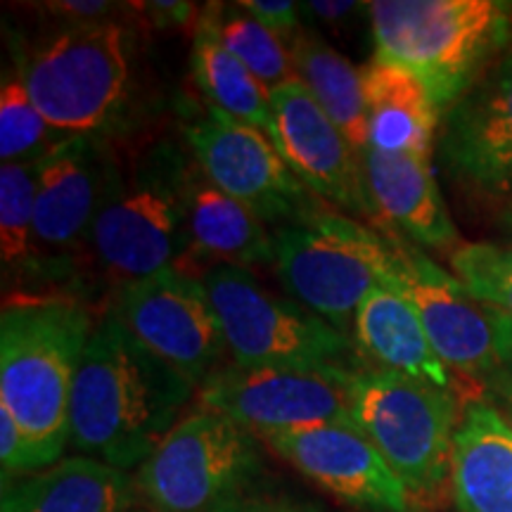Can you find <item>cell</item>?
Wrapping results in <instances>:
<instances>
[{
    "mask_svg": "<svg viewBox=\"0 0 512 512\" xmlns=\"http://www.w3.org/2000/svg\"><path fill=\"white\" fill-rule=\"evenodd\" d=\"M143 347L200 392L223 368L226 337L202 280L169 268L119 287L110 309Z\"/></svg>",
    "mask_w": 512,
    "mask_h": 512,
    "instance_id": "5bb4252c",
    "label": "cell"
},
{
    "mask_svg": "<svg viewBox=\"0 0 512 512\" xmlns=\"http://www.w3.org/2000/svg\"><path fill=\"white\" fill-rule=\"evenodd\" d=\"M275 268L294 302L349 332L363 297L389 283L387 247L373 226L323 207L273 233Z\"/></svg>",
    "mask_w": 512,
    "mask_h": 512,
    "instance_id": "ba28073f",
    "label": "cell"
},
{
    "mask_svg": "<svg viewBox=\"0 0 512 512\" xmlns=\"http://www.w3.org/2000/svg\"><path fill=\"white\" fill-rule=\"evenodd\" d=\"M197 387L150 354L107 311L95 323L69 403L76 456L138 470L181 420Z\"/></svg>",
    "mask_w": 512,
    "mask_h": 512,
    "instance_id": "6da1fadb",
    "label": "cell"
},
{
    "mask_svg": "<svg viewBox=\"0 0 512 512\" xmlns=\"http://www.w3.org/2000/svg\"><path fill=\"white\" fill-rule=\"evenodd\" d=\"M145 15L157 24L159 29L185 27L192 17H200V10L192 3H176V0H157V3L140 5Z\"/></svg>",
    "mask_w": 512,
    "mask_h": 512,
    "instance_id": "d6a6232c",
    "label": "cell"
},
{
    "mask_svg": "<svg viewBox=\"0 0 512 512\" xmlns=\"http://www.w3.org/2000/svg\"><path fill=\"white\" fill-rule=\"evenodd\" d=\"M437 152L458 188L512 200V48L441 114Z\"/></svg>",
    "mask_w": 512,
    "mask_h": 512,
    "instance_id": "9a60e30c",
    "label": "cell"
},
{
    "mask_svg": "<svg viewBox=\"0 0 512 512\" xmlns=\"http://www.w3.org/2000/svg\"><path fill=\"white\" fill-rule=\"evenodd\" d=\"M453 275L479 304L512 318V271L489 254L486 242L460 245L451 252Z\"/></svg>",
    "mask_w": 512,
    "mask_h": 512,
    "instance_id": "f1b7e54d",
    "label": "cell"
},
{
    "mask_svg": "<svg viewBox=\"0 0 512 512\" xmlns=\"http://www.w3.org/2000/svg\"><path fill=\"white\" fill-rule=\"evenodd\" d=\"M240 8L249 12L256 22L290 43L299 34V5L292 0H240Z\"/></svg>",
    "mask_w": 512,
    "mask_h": 512,
    "instance_id": "4dcf8cb0",
    "label": "cell"
},
{
    "mask_svg": "<svg viewBox=\"0 0 512 512\" xmlns=\"http://www.w3.org/2000/svg\"><path fill=\"white\" fill-rule=\"evenodd\" d=\"M368 15L377 60L418 76L441 114L512 43V5L503 0H375Z\"/></svg>",
    "mask_w": 512,
    "mask_h": 512,
    "instance_id": "3957f363",
    "label": "cell"
},
{
    "mask_svg": "<svg viewBox=\"0 0 512 512\" xmlns=\"http://www.w3.org/2000/svg\"><path fill=\"white\" fill-rule=\"evenodd\" d=\"M361 8H366V3H351V0H311V3H306V10H309L311 15H316L328 24L339 22V19L344 17H351Z\"/></svg>",
    "mask_w": 512,
    "mask_h": 512,
    "instance_id": "d590c367",
    "label": "cell"
},
{
    "mask_svg": "<svg viewBox=\"0 0 512 512\" xmlns=\"http://www.w3.org/2000/svg\"><path fill=\"white\" fill-rule=\"evenodd\" d=\"M463 408L441 389L384 370H356L351 420L406 489L413 512L451 491L453 441Z\"/></svg>",
    "mask_w": 512,
    "mask_h": 512,
    "instance_id": "8992f818",
    "label": "cell"
},
{
    "mask_svg": "<svg viewBox=\"0 0 512 512\" xmlns=\"http://www.w3.org/2000/svg\"><path fill=\"white\" fill-rule=\"evenodd\" d=\"M67 136L55 131L24 86L19 72L3 76L0 88V159L3 164L38 162Z\"/></svg>",
    "mask_w": 512,
    "mask_h": 512,
    "instance_id": "83f0119b",
    "label": "cell"
},
{
    "mask_svg": "<svg viewBox=\"0 0 512 512\" xmlns=\"http://www.w3.org/2000/svg\"><path fill=\"white\" fill-rule=\"evenodd\" d=\"M124 512H147V510L140 508V505H133V508H128V510H124Z\"/></svg>",
    "mask_w": 512,
    "mask_h": 512,
    "instance_id": "ab89813d",
    "label": "cell"
},
{
    "mask_svg": "<svg viewBox=\"0 0 512 512\" xmlns=\"http://www.w3.org/2000/svg\"><path fill=\"white\" fill-rule=\"evenodd\" d=\"M17 72L55 131L102 138L131 102L133 36L110 19L74 22L38 43Z\"/></svg>",
    "mask_w": 512,
    "mask_h": 512,
    "instance_id": "5b68a950",
    "label": "cell"
},
{
    "mask_svg": "<svg viewBox=\"0 0 512 512\" xmlns=\"http://www.w3.org/2000/svg\"><path fill=\"white\" fill-rule=\"evenodd\" d=\"M207 15L214 24L221 43L259 79L268 91H275L283 83L297 79L290 48L283 38L268 31L264 24L240 8L207 5Z\"/></svg>",
    "mask_w": 512,
    "mask_h": 512,
    "instance_id": "4316f807",
    "label": "cell"
},
{
    "mask_svg": "<svg viewBox=\"0 0 512 512\" xmlns=\"http://www.w3.org/2000/svg\"><path fill=\"white\" fill-rule=\"evenodd\" d=\"M292 55L294 74L309 88V93L335 121L358 152L368 147L366 95H363V74L347 57L339 55L318 34L299 29L287 43Z\"/></svg>",
    "mask_w": 512,
    "mask_h": 512,
    "instance_id": "d4e9b609",
    "label": "cell"
},
{
    "mask_svg": "<svg viewBox=\"0 0 512 512\" xmlns=\"http://www.w3.org/2000/svg\"><path fill=\"white\" fill-rule=\"evenodd\" d=\"M192 159L207 181L254 211L264 223L299 226L325 207L294 176L266 133L207 105L185 126Z\"/></svg>",
    "mask_w": 512,
    "mask_h": 512,
    "instance_id": "4fadbf2b",
    "label": "cell"
},
{
    "mask_svg": "<svg viewBox=\"0 0 512 512\" xmlns=\"http://www.w3.org/2000/svg\"><path fill=\"white\" fill-rule=\"evenodd\" d=\"M271 102L278 126L273 145L294 176L323 202L370 223L377 221L361 152L325 114L309 88L292 79L271 91Z\"/></svg>",
    "mask_w": 512,
    "mask_h": 512,
    "instance_id": "2e32d148",
    "label": "cell"
},
{
    "mask_svg": "<svg viewBox=\"0 0 512 512\" xmlns=\"http://www.w3.org/2000/svg\"><path fill=\"white\" fill-rule=\"evenodd\" d=\"M361 162L377 221L392 226L420 249L446 252L458 245V228L427 159L366 147Z\"/></svg>",
    "mask_w": 512,
    "mask_h": 512,
    "instance_id": "ac0fdd59",
    "label": "cell"
},
{
    "mask_svg": "<svg viewBox=\"0 0 512 512\" xmlns=\"http://www.w3.org/2000/svg\"><path fill=\"white\" fill-rule=\"evenodd\" d=\"M190 247L178 273L202 280L214 266L275 264L273 235L245 204L207 181L195 164L188 211Z\"/></svg>",
    "mask_w": 512,
    "mask_h": 512,
    "instance_id": "d6986e66",
    "label": "cell"
},
{
    "mask_svg": "<svg viewBox=\"0 0 512 512\" xmlns=\"http://www.w3.org/2000/svg\"><path fill=\"white\" fill-rule=\"evenodd\" d=\"M351 330L354 347L373 370L453 389V373L434 351L411 302L394 285L380 283L363 297Z\"/></svg>",
    "mask_w": 512,
    "mask_h": 512,
    "instance_id": "44dd1931",
    "label": "cell"
},
{
    "mask_svg": "<svg viewBox=\"0 0 512 512\" xmlns=\"http://www.w3.org/2000/svg\"><path fill=\"white\" fill-rule=\"evenodd\" d=\"M0 465H3V484L48 470L34 441L24 434L17 420L3 406H0Z\"/></svg>",
    "mask_w": 512,
    "mask_h": 512,
    "instance_id": "f546056e",
    "label": "cell"
},
{
    "mask_svg": "<svg viewBox=\"0 0 512 512\" xmlns=\"http://www.w3.org/2000/svg\"><path fill=\"white\" fill-rule=\"evenodd\" d=\"M275 456L337 498L361 512H413L406 489L354 422L306 427L261 439Z\"/></svg>",
    "mask_w": 512,
    "mask_h": 512,
    "instance_id": "e0dca14e",
    "label": "cell"
},
{
    "mask_svg": "<svg viewBox=\"0 0 512 512\" xmlns=\"http://www.w3.org/2000/svg\"><path fill=\"white\" fill-rule=\"evenodd\" d=\"M363 74L368 147L430 162L439 138L441 110L418 76L394 62L373 57Z\"/></svg>",
    "mask_w": 512,
    "mask_h": 512,
    "instance_id": "7402d4cb",
    "label": "cell"
},
{
    "mask_svg": "<svg viewBox=\"0 0 512 512\" xmlns=\"http://www.w3.org/2000/svg\"><path fill=\"white\" fill-rule=\"evenodd\" d=\"M114 5L105 0H60V3H48V12L76 19V24L105 22Z\"/></svg>",
    "mask_w": 512,
    "mask_h": 512,
    "instance_id": "836d02e7",
    "label": "cell"
},
{
    "mask_svg": "<svg viewBox=\"0 0 512 512\" xmlns=\"http://www.w3.org/2000/svg\"><path fill=\"white\" fill-rule=\"evenodd\" d=\"M93 328L86 306L67 297L8 299L0 313V406L48 467L69 446V403Z\"/></svg>",
    "mask_w": 512,
    "mask_h": 512,
    "instance_id": "7a4b0ae2",
    "label": "cell"
},
{
    "mask_svg": "<svg viewBox=\"0 0 512 512\" xmlns=\"http://www.w3.org/2000/svg\"><path fill=\"white\" fill-rule=\"evenodd\" d=\"M356 370L344 366H238L216 370L200 406L226 415L259 439L351 420Z\"/></svg>",
    "mask_w": 512,
    "mask_h": 512,
    "instance_id": "30bf717a",
    "label": "cell"
},
{
    "mask_svg": "<svg viewBox=\"0 0 512 512\" xmlns=\"http://www.w3.org/2000/svg\"><path fill=\"white\" fill-rule=\"evenodd\" d=\"M238 366H342L347 332L294 299L275 297L240 266H214L202 278Z\"/></svg>",
    "mask_w": 512,
    "mask_h": 512,
    "instance_id": "9c48e42d",
    "label": "cell"
},
{
    "mask_svg": "<svg viewBox=\"0 0 512 512\" xmlns=\"http://www.w3.org/2000/svg\"><path fill=\"white\" fill-rule=\"evenodd\" d=\"M214 512H320L316 505L294 501L287 496H264V494H247L235 498L226 505H221Z\"/></svg>",
    "mask_w": 512,
    "mask_h": 512,
    "instance_id": "1f68e13d",
    "label": "cell"
},
{
    "mask_svg": "<svg viewBox=\"0 0 512 512\" xmlns=\"http://www.w3.org/2000/svg\"><path fill=\"white\" fill-rule=\"evenodd\" d=\"M190 64L195 83L211 105L259 128L273 143L278 126H275L271 91L223 46L207 10H200L197 17Z\"/></svg>",
    "mask_w": 512,
    "mask_h": 512,
    "instance_id": "cb8c5ba5",
    "label": "cell"
},
{
    "mask_svg": "<svg viewBox=\"0 0 512 512\" xmlns=\"http://www.w3.org/2000/svg\"><path fill=\"white\" fill-rule=\"evenodd\" d=\"M484 396L496 406V411L503 415L512 430V370L505 368L501 375H496L489 384H484Z\"/></svg>",
    "mask_w": 512,
    "mask_h": 512,
    "instance_id": "e575fe53",
    "label": "cell"
},
{
    "mask_svg": "<svg viewBox=\"0 0 512 512\" xmlns=\"http://www.w3.org/2000/svg\"><path fill=\"white\" fill-rule=\"evenodd\" d=\"M195 159L169 143L152 145L117 183L93 228L91 249L121 285L178 271L190 247L188 211Z\"/></svg>",
    "mask_w": 512,
    "mask_h": 512,
    "instance_id": "277c9868",
    "label": "cell"
},
{
    "mask_svg": "<svg viewBox=\"0 0 512 512\" xmlns=\"http://www.w3.org/2000/svg\"><path fill=\"white\" fill-rule=\"evenodd\" d=\"M489 247V254L494 256L498 264L512 271V242H503V245H496V242H486Z\"/></svg>",
    "mask_w": 512,
    "mask_h": 512,
    "instance_id": "74e56055",
    "label": "cell"
},
{
    "mask_svg": "<svg viewBox=\"0 0 512 512\" xmlns=\"http://www.w3.org/2000/svg\"><path fill=\"white\" fill-rule=\"evenodd\" d=\"M451 498L458 512H512V430L486 396L460 413Z\"/></svg>",
    "mask_w": 512,
    "mask_h": 512,
    "instance_id": "ffe728a7",
    "label": "cell"
},
{
    "mask_svg": "<svg viewBox=\"0 0 512 512\" xmlns=\"http://www.w3.org/2000/svg\"><path fill=\"white\" fill-rule=\"evenodd\" d=\"M486 309H489V306H486ZM489 318L491 325H494L498 358H501L503 368L512 370V318L496 309H489Z\"/></svg>",
    "mask_w": 512,
    "mask_h": 512,
    "instance_id": "8d00e7d4",
    "label": "cell"
},
{
    "mask_svg": "<svg viewBox=\"0 0 512 512\" xmlns=\"http://www.w3.org/2000/svg\"><path fill=\"white\" fill-rule=\"evenodd\" d=\"M259 437L226 415L200 408L176 422L138 467L147 512H214L252 494L261 475Z\"/></svg>",
    "mask_w": 512,
    "mask_h": 512,
    "instance_id": "52a82bcc",
    "label": "cell"
},
{
    "mask_svg": "<svg viewBox=\"0 0 512 512\" xmlns=\"http://www.w3.org/2000/svg\"><path fill=\"white\" fill-rule=\"evenodd\" d=\"M136 498V479L128 472L72 456L5 482L0 512H124L138 505Z\"/></svg>",
    "mask_w": 512,
    "mask_h": 512,
    "instance_id": "603a6c76",
    "label": "cell"
},
{
    "mask_svg": "<svg viewBox=\"0 0 512 512\" xmlns=\"http://www.w3.org/2000/svg\"><path fill=\"white\" fill-rule=\"evenodd\" d=\"M121 174L102 138L72 136L43 159L34 211V278L64 283L91 247L93 228Z\"/></svg>",
    "mask_w": 512,
    "mask_h": 512,
    "instance_id": "8fae6325",
    "label": "cell"
},
{
    "mask_svg": "<svg viewBox=\"0 0 512 512\" xmlns=\"http://www.w3.org/2000/svg\"><path fill=\"white\" fill-rule=\"evenodd\" d=\"M501 219H503L505 226H510V228H512V200H510L508 204H505V209H503V216H501Z\"/></svg>",
    "mask_w": 512,
    "mask_h": 512,
    "instance_id": "f35d334b",
    "label": "cell"
},
{
    "mask_svg": "<svg viewBox=\"0 0 512 512\" xmlns=\"http://www.w3.org/2000/svg\"><path fill=\"white\" fill-rule=\"evenodd\" d=\"M43 159L3 164L0 169V261L5 278H34V211Z\"/></svg>",
    "mask_w": 512,
    "mask_h": 512,
    "instance_id": "484cf974",
    "label": "cell"
},
{
    "mask_svg": "<svg viewBox=\"0 0 512 512\" xmlns=\"http://www.w3.org/2000/svg\"><path fill=\"white\" fill-rule=\"evenodd\" d=\"M387 247V275L422 320L434 351L451 373L489 384L503 373L489 309L479 304L456 275L444 271L425 249L394 228L373 221Z\"/></svg>",
    "mask_w": 512,
    "mask_h": 512,
    "instance_id": "7c38bea8",
    "label": "cell"
}]
</instances>
